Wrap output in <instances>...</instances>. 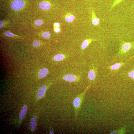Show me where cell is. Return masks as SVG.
<instances>
[{"label":"cell","mask_w":134,"mask_h":134,"mask_svg":"<svg viewBox=\"0 0 134 134\" xmlns=\"http://www.w3.org/2000/svg\"><path fill=\"white\" fill-rule=\"evenodd\" d=\"M89 88L87 87L83 92L78 95L73 100V106L74 110L75 118L76 119L77 118L78 115L81 109L82 104L85 94Z\"/></svg>","instance_id":"1"},{"label":"cell","mask_w":134,"mask_h":134,"mask_svg":"<svg viewBox=\"0 0 134 134\" xmlns=\"http://www.w3.org/2000/svg\"><path fill=\"white\" fill-rule=\"evenodd\" d=\"M134 48V42H128L122 41L119 53L123 54L127 53Z\"/></svg>","instance_id":"2"},{"label":"cell","mask_w":134,"mask_h":134,"mask_svg":"<svg viewBox=\"0 0 134 134\" xmlns=\"http://www.w3.org/2000/svg\"><path fill=\"white\" fill-rule=\"evenodd\" d=\"M25 5V3L23 0H15L11 4V6L13 10H19L22 9Z\"/></svg>","instance_id":"3"},{"label":"cell","mask_w":134,"mask_h":134,"mask_svg":"<svg viewBox=\"0 0 134 134\" xmlns=\"http://www.w3.org/2000/svg\"><path fill=\"white\" fill-rule=\"evenodd\" d=\"M47 89V86L45 85L41 86L38 90L37 94V97L39 99H40L44 96Z\"/></svg>","instance_id":"4"},{"label":"cell","mask_w":134,"mask_h":134,"mask_svg":"<svg viewBox=\"0 0 134 134\" xmlns=\"http://www.w3.org/2000/svg\"><path fill=\"white\" fill-rule=\"evenodd\" d=\"M38 6L42 10L47 11L50 10L51 8L50 4L46 1H43L40 3Z\"/></svg>","instance_id":"5"},{"label":"cell","mask_w":134,"mask_h":134,"mask_svg":"<svg viewBox=\"0 0 134 134\" xmlns=\"http://www.w3.org/2000/svg\"><path fill=\"white\" fill-rule=\"evenodd\" d=\"M64 80L66 81L72 82L76 81L77 79L76 76L71 74H67L65 75L63 77Z\"/></svg>","instance_id":"6"},{"label":"cell","mask_w":134,"mask_h":134,"mask_svg":"<svg viewBox=\"0 0 134 134\" xmlns=\"http://www.w3.org/2000/svg\"><path fill=\"white\" fill-rule=\"evenodd\" d=\"M92 24L95 25H98L100 23V19L96 16L94 10H92Z\"/></svg>","instance_id":"7"},{"label":"cell","mask_w":134,"mask_h":134,"mask_svg":"<svg viewBox=\"0 0 134 134\" xmlns=\"http://www.w3.org/2000/svg\"><path fill=\"white\" fill-rule=\"evenodd\" d=\"M27 109V105H24L19 115V119L20 120H22L24 118Z\"/></svg>","instance_id":"8"},{"label":"cell","mask_w":134,"mask_h":134,"mask_svg":"<svg viewBox=\"0 0 134 134\" xmlns=\"http://www.w3.org/2000/svg\"><path fill=\"white\" fill-rule=\"evenodd\" d=\"M48 70L46 68H44L42 69L39 73L38 77L39 78L41 79L45 77L48 74Z\"/></svg>","instance_id":"9"},{"label":"cell","mask_w":134,"mask_h":134,"mask_svg":"<svg viewBox=\"0 0 134 134\" xmlns=\"http://www.w3.org/2000/svg\"><path fill=\"white\" fill-rule=\"evenodd\" d=\"M75 19L74 16L71 13H68L67 14L65 17V19L68 22H72Z\"/></svg>","instance_id":"10"},{"label":"cell","mask_w":134,"mask_h":134,"mask_svg":"<svg viewBox=\"0 0 134 134\" xmlns=\"http://www.w3.org/2000/svg\"><path fill=\"white\" fill-rule=\"evenodd\" d=\"M36 126V116H33L31 119L30 124V127L31 130H35Z\"/></svg>","instance_id":"11"},{"label":"cell","mask_w":134,"mask_h":134,"mask_svg":"<svg viewBox=\"0 0 134 134\" xmlns=\"http://www.w3.org/2000/svg\"><path fill=\"white\" fill-rule=\"evenodd\" d=\"M96 40L92 39H88L84 41L81 45V48L83 50L86 49L91 43L94 41Z\"/></svg>","instance_id":"12"},{"label":"cell","mask_w":134,"mask_h":134,"mask_svg":"<svg viewBox=\"0 0 134 134\" xmlns=\"http://www.w3.org/2000/svg\"><path fill=\"white\" fill-rule=\"evenodd\" d=\"M125 129H126V127H123L119 129L116 130H114L111 132L110 134H125V132H126Z\"/></svg>","instance_id":"13"},{"label":"cell","mask_w":134,"mask_h":134,"mask_svg":"<svg viewBox=\"0 0 134 134\" xmlns=\"http://www.w3.org/2000/svg\"><path fill=\"white\" fill-rule=\"evenodd\" d=\"M64 55L62 54H59L56 55L54 58V60L56 61H62L64 58Z\"/></svg>","instance_id":"14"},{"label":"cell","mask_w":134,"mask_h":134,"mask_svg":"<svg viewBox=\"0 0 134 134\" xmlns=\"http://www.w3.org/2000/svg\"><path fill=\"white\" fill-rule=\"evenodd\" d=\"M123 65V64L122 63H116L111 66L110 68L112 70H116L119 68Z\"/></svg>","instance_id":"15"},{"label":"cell","mask_w":134,"mask_h":134,"mask_svg":"<svg viewBox=\"0 0 134 134\" xmlns=\"http://www.w3.org/2000/svg\"><path fill=\"white\" fill-rule=\"evenodd\" d=\"M96 75V73L94 70H90L88 74V78L90 80H93L95 79Z\"/></svg>","instance_id":"16"},{"label":"cell","mask_w":134,"mask_h":134,"mask_svg":"<svg viewBox=\"0 0 134 134\" xmlns=\"http://www.w3.org/2000/svg\"><path fill=\"white\" fill-rule=\"evenodd\" d=\"M123 0H115L114 2L110 8V9L111 10H112L116 5H118V4L122 2Z\"/></svg>","instance_id":"17"},{"label":"cell","mask_w":134,"mask_h":134,"mask_svg":"<svg viewBox=\"0 0 134 134\" xmlns=\"http://www.w3.org/2000/svg\"><path fill=\"white\" fill-rule=\"evenodd\" d=\"M42 37L45 38H48L50 37V33L48 32H45L43 33L42 34Z\"/></svg>","instance_id":"18"},{"label":"cell","mask_w":134,"mask_h":134,"mask_svg":"<svg viewBox=\"0 0 134 134\" xmlns=\"http://www.w3.org/2000/svg\"><path fill=\"white\" fill-rule=\"evenodd\" d=\"M44 21L42 20L38 19L36 20L35 22V24L37 26H40L44 23Z\"/></svg>","instance_id":"19"},{"label":"cell","mask_w":134,"mask_h":134,"mask_svg":"<svg viewBox=\"0 0 134 134\" xmlns=\"http://www.w3.org/2000/svg\"><path fill=\"white\" fill-rule=\"evenodd\" d=\"M40 45V42L38 41H34L33 43V46L34 47H38Z\"/></svg>","instance_id":"20"},{"label":"cell","mask_w":134,"mask_h":134,"mask_svg":"<svg viewBox=\"0 0 134 134\" xmlns=\"http://www.w3.org/2000/svg\"><path fill=\"white\" fill-rule=\"evenodd\" d=\"M5 35L9 37H14L15 35L14 34L12 33L9 31H6L4 33Z\"/></svg>","instance_id":"21"},{"label":"cell","mask_w":134,"mask_h":134,"mask_svg":"<svg viewBox=\"0 0 134 134\" xmlns=\"http://www.w3.org/2000/svg\"><path fill=\"white\" fill-rule=\"evenodd\" d=\"M128 75L131 78L134 80V70L129 72L128 73Z\"/></svg>","instance_id":"22"},{"label":"cell","mask_w":134,"mask_h":134,"mask_svg":"<svg viewBox=\"0 0 134 134\" xmlns=\"http://www.w3.org/2000/svg\"><path fill=\"white\" fill-rule=\"evenodd\" d=\"M54 31L56 33H59L60 32L61 30H60L59 27H55L54 29Z\"/></svg>","instance_id":"23"},{"label":"cell","mask_w":134,"mask_h":134,"mask_svg":"<svg viewBox=\"0 0 134 134\" xmlns=\"http://www.w3.org/2000/svg\"><path fill=\"white\" fill-rule=\"evenodd\" d=\"M54 27H59L60 26V24L58 23H55L54 24Z\"/></svg>","instance_id":"24"},{"label":"cell","mask_w":134,"mask_h":134,"mask_svg":"<svg viewBox=\"0 0 134 134\" xmlns=\"http://www.w3.org/2000/svg\"><path fill=\"white\" fill-rule=\"evenodd\" d=\"M4 23L2 21H0V28L1 29L3 27Z\"/></svg>","instance_id":"25"}]
</instances>
